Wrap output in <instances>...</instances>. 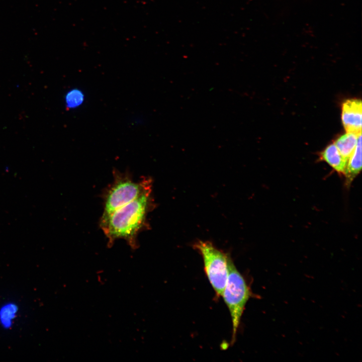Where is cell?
Segmentation results:
<instances>
[{
  "mask_svg": "<svg viewBox=\"0 0 362 362\" xmlns=\"http://www.w3.org/2000/svg\"><path fill=\"white\" fill-rule=\"evenodd\" d=\"M194 247L203 258L205 274L217 296L222 297L227 280L230 256L209 241H199Z\"/></svg>",
  "mask_w": 362,
  "mask_h": 362,
  "instance_id": "4",
  "label": "cell"
},
{
  "mask_svg": "<svg viewBox=\"0 0 362 362\" xmlns=\"http://www.w3.org/2000/svg\"><path fill=\"white\" fill-rule=\"evenodd\" d=\"M361 169V134L357 138L356 146L350 156L344 175L347 185L350 184Z\"/></svg>",
  "mask_w": 362,
  "mask_h": 362,
  "instance_id": "7",
  "label": "cell"
},
{
  "mask_svg": "<svg viewBox=\"0 0 362 362\" xmlns=\"http://www.w3.org/2000/svg\"><path fill=\"white\" fill-rule=\"evenodd\" d=\"M359 134L346 132L338 138L334 143L340 153L347 162L356 146Z\"/></svg>",
  "mask_w": 362,
  "mask_h": 362,
  "instance_id": "8",
  "label": "cell"
},
{
  "mask_svg": "<svg viewBox=\"0 0 362 362\" xmlns=\"http://www.w3.org/2000/svg\"><path fill=\"white\" fill-rule=\"evenodd\" d=\"M17 311L16 306L12 305L5 306L1 312V320L4 325L8 326Z\"/></svg>",
  "mask_w": 362,
  "mask_h": 362,
  "instance_id": "9",
  "label": "cell"
},
{
  "mask_svg": "<svg viewBox=\"0 0 362 362\" xmlns=\"http://www.w3.org/2000/svg\"><path fill=\"white\" fill-rule=\"evenodd\" d=\"M251 294L250 290L244 278L230 257L228 264L227 280L222 297L228 308L231 318L232 344L235 342L245 305Z\"/></svg>",
  "mask_w": 362,
  "mask_h": 362,
  "instance_id": "3",
  "label": "cell"
},
{
  "mask_svg": "<svg viewBox=\"0 0 362 362\" xmlns=\"http://www.w3.org/2000/svg\"><path fill=\"white\" fill-rule=\"evenodd\" d=\"M361 110L360 100L350 99L343 103L341 119L346 132L361 133Z\"/></svg>",
  "mask_w": 362,
  "mask_h": 362,
  "instance_id": "5",
  "label": "cell"
},
{
  "mask_svg": "<svg viewBox=\"0 0 362 362\" xmlns=\"http://www.w3.org/2000/svg\"><path fill=\"white\" fill-rule=\"evenodd\" d=\"M114 176L113 183L104 194V208L102 218L110 215L152 189V180L148 177L135 182L128 173L117 171L114 172Z\"/></svg>",
  "mask_w": 362,
  "mask_h": 362,
  "instance_id": "2",
  "label": "cell"
},
{
  "mask_svg": "<svg viewBox=\"0 0 362 362\" xmlns=\"http://www.w3.org/2000/svg\"><path fill=\"white\" fill-rule=\"evenodd\" d=\"M319 157L338 173L344 175L347 161L340 153L334 143L329 144L322 151L319 153Z\"/></svg>",
  "mask_w": 362,
  "mask_h": 362,
  "instance_id": "6",
  "label": "cell"
},
{
  "mask_svg": "<svg viewBox=\"0 0 362 362\" xmlns=\"http://www.w3.org/2000/svg\"><path fill=\"white\" fill-rule=\"evenodd\" d=\"M151 193L152 189L110 215L101 217L100 225L109 246L116 240L123 239L132 249L137 248L138 235L147 226V216L153 206Z\"/></svg>",
  "mask_w": 362,
  "mask_h": 362,
  "instance_id": "1",
  "label": "cell"
},
{
  "mask_svg": "<svg viewBox=\"0 0 362 362\" xmlns=\"http://www.w3.org/2000/svg\"><path fill=\"white\" fill-rule=\"evenodd\" d=\"M65 100L67 107L72 108L81 102L82 97L79 93H77L76 90H72L67 94Z\"/></svg>",
  "mask_w": 362,
  "mask_h": 362,
  "instance_id": "10",
  "label": "cell"
}]
</instances>
